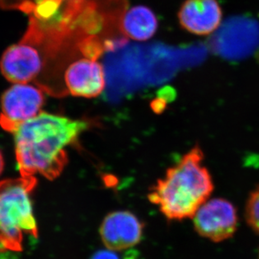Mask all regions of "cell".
Masks as SVG:
<instances>
[{
	"label": "cell",
	"mask_w": 259,
	"mask_h": 259,
	"mask_svg": "<svg viewBox=\"0 0 259 259\" xmlns=\"http://www.w3.org/2000/svg\"><path fill=\"white\" fill-rule=\"evenodd\" d=\"M42 0H0V6L7 10H19L28 14H33L37 5Z\"/></svg>",
	"instance_id": "12"
},
{
	"label": "cell",
	"mask_w": 259,
	"mask_h": 259,
	"mask_svg": "<svg viewBox=\"0 0 259 259\" xmlns=\"http://www.w3.org/2000/svg\"><path fill=\"white\" fill-rule=\"evenodd\" d=\"M4 167H5V161H4V158H3L2 153H1V151H0V175L2 174Z\"/></svg>",
	"instance_id": "16"
},
{
	"label": "cell",
	"mask_w": 259,
	"mask_h": 259,
	"mask_svg": "<svg viewBox=\"0 0 259 259\" xmlns=\"http://www.w3.org/2000/svg\"><path fill=\"white\" fill-rule=\"evenodd\" d=\"M63 3H68V2H76V1H81V0H62Z\"/></svg>",
	"instance_id": "17"
},
{
	"label": "cell",
	"mask_w": 259,
	"mask_h": 259,
	"mask_svg": "<svg viewBox=\"0 0 259 259\" xmlns=\"http://www.w3.org/2000/svg\"><path fill=\"white\" fill-rule=\"evenodd\" d=\"M181 27L196 35H207L222 22L223 10L218 0H186L178 13Z\"/></svg>",
	"instance_id": "9"
},
{
	"label": "cell",
	"mask_w": 259,
	"mask_h": 259,
	"mask_svg": "<svg viewBox=\"0 0 259 259\" xmlns=\"http://www.w3.org/2000/svg\"><path fill=\"white\" fill-rule=\"evenodd\" d=\"M167 103H168L163 100L162 98H157L156 99L152 101L150 106H151L152 110L154 111V113L159 114L166 109Z\"/></svg>",
	"instance_id": "14"
},
{
	"label": "cell",
	"mask_w": 259,
	"mask_h": 259,
	"mask_svg": "<svg viewBox=\"0 0 259 259\" xmlns=\"http://www.w3.org/2000/svg\"><path fill=\"white\" fill-rule=\"evenodd\" d=\"M44 103V94L39 88L15 84L1 98L0 126L15 134L23 123L39 115Z\"/></svg>",
	"instance_id": "4"
},
{
	"label": "cell",
	"mask_w": 259,
	"mask_h": 259,
	"mask_svg": "<svg viewBox=\"0 0 259 259\" xmlns=\"http://www.w3.org/2000/svg\"><path fill=\"white\" fill-rule=\"evenodd\" d=\"M154 13L146 6H135L127 10L120 20V29L130 39L144 41L151 39L158 29Z\"/></svg>",
	"instance_id": "10"
},
{
	"label": "cell",
	"mask_w": 259,
	"mask_h": 259,
	"mask_svg": "<svg viewBox=\"0 0 259 259\" xmlns=\"http://www.w3.org/2000/svg\"><path fill=\"white\" fill-rule=\"evenodd\" d=\"M257 59H258V61H259V52H258V53H257Z\"/></svg>",
	"instance_id": "19"
},
{
	"label": "cell",
	"mask_w": 259,
	"mask_h": 259,
	"mask_svg": "<svg viewBox=\"0 0 259 259\" xmlns=\"http://www.w3.org/2000/svg\"><path fill=\"white\" fill-rule=\"evenodd\" d=\"M245 218L252 230L259 234V186L249 194L245 207Z\"/></svg>",
	"instance_id": "11"
},
{
	"label": "cell",
	"mask_w": 259,
	"mask_h": 259,
	"mask_svg": "<svg viewBox=\"0 0 259 259\" xmlns=\"http://www.w3.org/2000/svg\"><path fill=\"white\" fill-rule=\"evenodd\" d=\"M192 219L196 232L213 242L230 239L238 223L237 209L231 201L223 198L209 199Z\"/></svg>",
	"instance_id": "5"
},
{
	"label": "cell",
	"mask_w": 259,
	"mask_h": 259,
	"mask_svg": "<svg viewBox=\"0 0 259 259\" xmlns=\"http://www.w3.org/2000/svg\"><path fill=\"white\" fill-rule=\"evenodd\" d=\"M213 190L212 177L204 164V153L195 146L157 181L148 198L167 220L183 221L193 218Z\"/></svg>",
	"instance_id": "2"
},
{
	"label": "cell",
	"mask_w": 259,
	"mask_h": 259,
	"mask_svg": "<svg viewBox=\"0 0 259 259\" xmlns=\"http://www.w3.org/2000/svg\"><path fill=\"white\" fill-rule=\"evenodd\" d=\"M90 259H119L116 252L111 250H101L93 255Z\"/></svg>",
	"instance_id": "15"
},
{
	"label": "cell",
	"mask_w": 259,
	"mask_h": 259,
	"mask_svg": "<svg viewBox=\"0 0 259 259\" xmlns=\"http://www.w3.org/2000/svg\"><path fill=\"white\" fill-rule=\"evenodd\" d=\"M176 96H177V93L176 89L170 86L164 87L161 89H159L158 92V98H162L167 103L173 102L176 99Z\"/></svg>",
	"instance_id": "13"
},
{
	"label": "cell",
	"mask_w": 259,
	"mask_h": 259,
	"mask_svg": "<svg viewBox=\"0 0 259 259\" xmlns=\"http://www.w3.org/2000/svg\"><path fill=\"white\" fill-rule=\"evenodd\" d=\"M89 123L49 113L23 123L15 133V153L23 178L40 175L54 180L67 163L66 148L77 140Z\"/></svg>",
	"instance_id": "1"
},
{
	"label": "cell",
	"mask_w": 259,
	"mask_h": 259,
	"mask_svg": "<svg viewBox=\"0 0 259 259\" xmlns=\"http://www.w3.org/2000/svg\"><path fill=\"white\" fill-rule=\"evenodd\" d=\"M1 250H5V247H4V245H3L2 242H1V240H0V251H1Z\"/></svg>",
	"instance_id": "18"
},
{
	"label": "cell",
	"mask_w": 259,
	"mask_h": 259,
	"mask_svg": "<svg viewBox=\"0 0 259 259\" xmlns=\"http://www.w3.org/2000/svg\"><path fill=\"white\" fill-rule=\"evenodd\" d=\"M65 82L72 95L95 98L105 88V73L103 66L96 60L81 59L66 69Z\"/></svg>",
	"instance_id": "8"
},
{
	"label": "cell",
	"mask_w": 259,
	"mask_h": 259,
	"mask_svg": "<svg viewBox=\"0 0 259 259\" xmlns=\"http://www.w3.org/2000/svg\"><path fill=\"white\" fill-rule=\"evenodd\" d=\"M144 225L127 210L108 214L100 227V237L107 249L119 252L135 247L142 238Z\"/></svg>",
	"instance_id": "7"
},
{
	"label": "cell",
	"mask_w": 259,
	"mask_h": 259,
	"mask_svg": "<svg viewBox=\"0 0 259 259\" xmlns=\"http://www.w3.org/2000/svg\"><path fill=\"white\" fill-rule=\"evenodd\" d=\"M36 183L35 177L0 182V240L6 251L22 249L25 235L37 237L38 229L30 199Z\"/></svg>",
	"instance_id": "3"
},
{
	"label": "cell",
	"mask_w": 259,
	"mask_h": 259,
	"mask_svg": "<svg viewBox=\"0 0 259 259\" xmlns=\"http://www.w3.org/2000/svg\"><path fill=\"white\" fill-rule=\"evenodd\" d=\"M43 67V58L36 46L22 39L9 47L1 57L0 71L8 81L26 84L35 78Z\"/></svg>",
	"instance_id": "6"
}]
</instances>
